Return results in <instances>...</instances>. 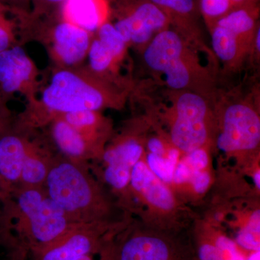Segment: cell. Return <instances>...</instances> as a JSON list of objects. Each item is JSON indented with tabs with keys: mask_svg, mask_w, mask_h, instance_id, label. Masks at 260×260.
<instances>
[{
	"mask_svg": "<svg viewBox=\"0 0 260 260\" xmlns=\"http://www.w3.org/2000/svg\"><path fill=\"white\" fill-rule=\"evenodd\" d=\"M213 51L224 64L235 68L250 50L251 44L223 27L214 25L210 29Z\"/></svg>",
	"mask_w": 260,
	"mask_h": 260,
	"instance_id": "obj_18",
	"label": "cell"
},
{
	"mask_svg": "<svg viewBox=\"0 0 260 260\" xmlns=\"http://www.w3.org/2000/svg\"><path fill=\"white\" fill-rule=\"evenodd\" d=\"M182 232L143 223L125 228L102 253V259L197 260L192 241Z\"/></svg>",
	"mask_w": 260,
	"mask_h": 260,
	"instance_id": "obj_5",
	"label": "cell"
},
{
	"mask_svg": "<svg viewBox=\"0 0 260 260\" xmlns=\"http://www.w3.org/2000/svg\"><path fill=\"white\" fill-rule=\"evenodd\" d=\"M0 5H2V4H0Z\"/></svg>",
	"mask_w": 260,
	"mask_h": 260,
	"instance_id": "obj_39",
	"label": "cell"
},
{
	"mask_svg": "<svg viewBox=\"0 0 260 260\" xmlns=\"http://www.w3.org/2000/svg\"><path fill=\"white\" fill-rule=\"evenodd\" d=\"M246 260H259V251L251 252V255L246 258Z\"/></svg>",
	"mask_w": 260,
	"mask_h": 260,
	"instance_id": "obj_34",
	"label": "cell"
},
{
	"mask_svg": "<svg viewBox=\"0 0 260 260\" xmlns=\"http://www.w3.org/2000/svg\"><path fill=\"white\" fill-rule=\"evenodd\" d=\"M41 90L37 64L20 44L0 52V102L20 94L35 102Z\"/></svg>",
	"mask_w": 260,
	"mask_h": 260,
	"instance_id": "obj_12",
	"label": "cell"
},
{
	"mask_svg": "<svg viewBox=\"0 0 260 260\" xmlns=\"http://www.w3.org/2000/svg\"><path fill=\"white\" fill-rule=\"evenodd\" d=\"M129 186L146 208L148 220L143 223L169 230H183L173 220L181 208L177 197L150 171L143 159L133 167Z\"/></svg>",
	"mask_w": 260,
	"mask_h": 260,
	"instance_id": "obj_11",
	"label": "cell"
},
{
	"mask_svg": "<svg viewBox=\"0 0 260 260\" xmlns=\"http://www.w3.org/2000/svg\"><path fill=\"white\" fill-rule=\"evenodd\" d=\"M195 194H205L211 184V174L208 169L195 172L189 181Z\"/></svg>",
	"mask_w": 260,
	"mask_h": 260,
	"instance_id": "obj_28",
	"label": "cell"
},
{
	"mask_svg": "<svg viewBox=\"0 0 260 260\" xmlns=\"http://www.w3.org/2000/svg\"><path fill=\"white\" fill-rule=\"evenodd\" d=\"M176 92L168 112L172 145L185 154L208 147L215 126L208 98L189 90Z\"/></svg>",
	"mask_w": 260,
	"mask_h": 260,
	"instance_id": "obj_6",
	"label": "cell"
},
{
	"mask_svg": "<svg viewBox=\"0 0 260 260\" xmlns=\"http://www.w3.org/2000/svg\"><path fill=\"white\" fill-rule=\"evenodd\" d=\"M32 0H0V4L6 6L10 10L30 13Z\"/></svg>",
	"mask_w": 260,
	"mask_h": 260,
	"instance_id": "obj_30",
	"label": "cell"
},
{
	"mask_svg": "<svg viewBox=\"0 0 260 260\" xmlns=\"http://www.w3.org/2000/svg\"><path fill=\"white\" fill-rule=\"evenodd\" d=\"M64 0H32L30 14L42 16L55 13Z\"/></svg>",
	"mask_w": 260,
	"mask_h": 260,
	"instance_id": "obj_27",
	"label": "cell"
},
{
	"mask_svg": "<svg viewBox=\"0 0 260 260\" xmlns=\"http://www.w3.org/2000/svg\"><path fill=\"white\" fill-rule=\"evenodd\" d=\"M254 1H256V3H257V2L259 1V0H254Z\"/></svg>",
	"mask_w": 260,
	"mask_h": 260,
	"instance_id": "obj_37",
	"label": "cell"
},
{
	"mask_svg": "<svg viewBox=\"0 0 260 260\" xmlns=\"http://www.w3.org/2000/svg\"><path fill=\"white\" fill-rule=\"evenodd\" d=\"M111 19L128 46L144 49L159 32L170 28L165 13L150 0H109ZM110 19V20H111Z\"/></svg>",
	"mask_w": 260,
	"mask_h": 260,
	"instance_id": "obj_9",
	"label": "cell"
},
{
	"mask_svg": "<svg viewBox=\"0 0 260 260\" xmlns=\"http://www.w3.org/2000/svg\"><path fill=\"white\" fill-rule=\"evenodd\" d=\"M231 3L233 6V8H238V7L244 6V5L252 4V3H256L254 0H230Z\"/></svg>",
	"mask_w": 260,
	"mask_h": 260,
	"instance_id": "obj_31",
	"label": "cell"
},
{
	"mask_svg": "<svg viewBox=\"0 0 260 260\" xmlns=\"http://www.w3.org/2000/svg\"><path fill=\"white\" fill-rule=\"evenodd\" d=\"M40 91L37 100L28 104L27 112L34 124H43L67 113L122 109L130 88L95 75L87 65H80L55 68Z\"/></svg>",
	"mask_w": 260,
	"mask_h": 260,
	"instance_id": "obj_1",
	"label": "cell"
},
{
	"mask_svg": "<svg viewBox=\"0 0 260 260\" xmlns=\"http://www.w3.org/2000/svg\"><path fill=\"white\" fill-rule=\"evenodd\" d=\"M0 179H1V177H0Z\"/></svg>",
	"mask_w": 260,
	"mask_h": 260,
	"instance_id": "obj_38",
	"label": "cell"
},
{
	"mask_svg": "<svg viewBox=\"0 0 260 260\" xmlns=\"http://www.w3.org/2000/svg\"><path fill=\"white\" fill-rule=\"evenodd\" d=\"M37 153L35 144L29 142L20 179L29 185H38L47 179L49 169Z\"/></svg>",
	"mask_w": 260,
	"mask_h": 260,
	"instance_id": "obj_22",
	"label": "cell"
},
{
	"mask_svg": "<svg viewBox=\"0 0 260 260\" xmlns=\"http://www.w3.org/2000/svg\"><path fill=\"white\" fill-rule=\"evenodd\" d=\"M56 12L65 21L93 35L111 19L109 0H64Z\"/></svg>",
	"mask_w": 260,
	"mask_h": 260,
	"instance_id": "obj_14",
	"label": "cell"
},
{
	"mask_svg": "<svg viewBox=\"0 0 260 260\" xmlns=\"http://www.w3.org/2000/svg\"><path fill=\"white\" fill-rule=\"evenodd\" d=\"M58 116L102 148L112 128L110 121L97 111H78Z\"/></svg>",
	"mask_w": 260,
	"mask_h": 260,
	"instance_id": "obj_19",
	"label": "cell"
},
{
	"mask_svg": "<svg viewBox=\"0 0 260 260\" xmlns=\"http://www.w3.org/2000/svg\"><path fill=\"white\" fill-rule=\"evenodd\" d=\"M12 15L24 39H37L45 46L55 68H75L87 59L93 34L65 21L57 12L34 16L13 10Z\"/></svg>",
	"mask_w": 260,
	"mask_h": 260,
	"instance_id": "obj_4",
	"label": "cell"
},
{
	"mask_svg": "<svg viewBox=\"0 0 260 260\" xmlns=\"http://www.w3.org/2000/svg\"><path fill=\"white\" fill-rule=\"evenodd\" d=\"M258 16L259 7L256 3H252L233 8L214 25L231 30L243 40L253 45L254 35L259 26H257Z\"/></svg>",
	"mask_w": 260,
	"mask_h": 260,
	"instance_id": "obj_20",
	"label": "cell"
},
{
	"mask_svg": "<svg viewBox=\"0 0 260 260\" xmlns=\"http://www.w3.org/2000/svg\"><path fill=\"white\" fill-rule=\"evenodd\" d=\"M169 19L171 26L185 39L199 37L198 8L194 0H150Z\"/></svg>",
	"mask_w": 260,
	"mask_h": 260,
	"instance_id": "obj_16",
	"label": "cell"
},
{
	"mask_svg": "<svg viewBox=\"0 0 260 260\" xmlns=\"http://www.w3.org/2000/svg\"><path fill=\"white\" fill-rule=\"evenodd\" d=\"M144 153V145L138 137L126 135L116 140L102 152L104 180L116 190L125 189L129 186L133 167Z\"/></svg>",
	"mask_w": 260,
	"mask_h": 260,
	"instance_id": "obj_13",
	"label": "cell"
},
{
	"mask_svg": "<svg viewBox=\"0 0 260 260\" xmlns=\"http://www.w3.org/2000/svg\"><path fill=\"white\" fill-rule=\"evenodd\" d=\"M200 10L202 16L209 29L218 20L233 9L230 0H200Z\"/></svg>",
	"mask_w": 260,
	"mask_h": 260,
	"instance_id": "obj_25",
	"label": "cell"
},
{
	"mask_svg": "<svg viewBox=\"0 0 260 260\" xmlns=\"http://www.w3.org/2000/svg\"><path fill=\"white\" fill-rule=\"evenodd\" d=\"M180 151L175 147H170L164 155L146 153V164L152 172L166 184L172 182L173 177L178 162Z\"/></svg>",
	"mask_w": 260,
	"mask_h": 260,
	"instance_id": "obj_21",
	"label": "cell"
},
{
	"mask_svg": "<svg viewBox=\"0 0 260 260\" xmlns=\"http://www.w3.org/2000/svg\"><path fill=\"white\" fill-rule=\"evenodd\" d=\"M143 51L148 69L164 75L169 88L189 90L206 97L211 93V75L200 64L187 39L175 29L170 27L159 32Z\"/></svg>",
	"mask_w": 260,
	"mask_h": 260,
	"instance_id": "obj_2",
	"label": "cell"
},
{
	"mask_svg": "<svg viewBox=\"0 0 260 260\" xmlns=\"http://www.w3.org/2000/svg\"><path fill=\"white\" fill-rule=\"evenodd\" d=\"M253 46L254 47L255 51L258 54H259L260 51V28L259 26L257 27L255 32V35H254V41H253Z\"/></svg>",
	"mask_w": 260,
	"mask_h": 260,
	"instance_id": "obj_32",
	"label": "cell"
},
{
	"mask_svg": "<svg viewBox=\"0 0 260 260\" xmlns=\"http://www.w3.org/2000/svg\"><path fill=\"white\" fill-rule=\"evenodd\" d=\"M78 260H96L95 259V256H84V257L81 258V259H78ZM99 260H102V257H101L100 255V259Z\"/></svg>",
	"mask_w": 260,
	"mask_h": 260,
	"instance_id": "obj_35",
	"label": "cell"
},
{
	"mask_svg": "<svg viewBox=\"0 0 260 260\" xmlns=\"http://www.w3.org/2000/svg\"><path fill=\"white\" fill-rule=\"evenodd\" d=\"M216 119L215 144L219 150L237 156L259 148L260 118L251 104L243 101L225 106Z\"/></svg>",
	"mask_w": 260,
	"mask_h": 260,
	"instance_id": "obj_10",
	"label": "cell"
},
{
	"mask_svg": "<svg viewBox=\"0 0 260 260\" xmlns=\"http://www.w3.org/2000/svg\"><path fill=\"white\" fill-rule=\"evenodd\" d=\"M259 176V170H258L256 171L255 173H254V178H253V179H254V184H255L256 189H258V190H259L260 187Z\"/></svg>",
	"mask_w": 260,
	"mask_h": 260,
	"instance_id": "obj_33",
	"label": "cell"
},
{
	"mask_svg": "<svg viewBox=\"0 0 260 260\" xmlns=\"http://www.w3.org/2000/svg\"><path fill=\"white\" fill-rule=\"evenodd\" d=\"M19 209L25 221L24 235L29 250L47 246L68 232L74 223L66 213L47 194L35 188L22 191Z\"/></svg>",
	"mask_w": 260,
	"mask_h": 260,
	"instance_id": "obj_7",
	"label": "cell"
},
{
	"mask_svg": "<svg viewBox=\"0 0 260 260\" xmlns=\"http://www.w3.org/2000/svg\"><path fill=\"white\" fill-rule=\"evenodd\" d=\"M3 104H2V103H1V102H0V107H2V106H3Z\"/></svg>",
	"mask_w": 260,
	"mask_h": 260,
	"instance_id": "obj_36",
	"label": "cell"
},
{
	"mask_svg": "<svg viewBox=\"0 0 260 260\" xmlns=\"http://www.w3.org/2000/svg\"><path fill=\"white\" fill-rule=\"evenodd\" d=\"M10 10L0 5V52L20 44L18 39V24L8 16Z\"/></svg>",
	"mask_w": 260,
	"mask_h": 260,
	"instance_id": "obj_24",
	"label": "cell"
},
{
	"mask_svg": "<svg viewBox=\"0 0 260 260\" xmlns=\"http://www.w3.org/2000/svg\"><path fill=\"white\" fill-rule=\"evenodd\" d=\"M259 210L251 214L250 219L236 237V244L245 250L259 251Z\"/></svg>",
	"mask_w": 260,
	"mask_h": 260,
	"instance_id": "obj_23",
	"label": "cell"
},
{
	"mask_svg": "<svg viewBox=\"0 0 260 260\" xmlns=\"http://www.w3.org/2000/svg\"><path fill=\"white\" fill-rule=\"evenodd\" d=\"M186 155L184 159L192 169L193 172L203 171L208 169L210 162L208 147L196 149L189 153H186Z\"/></svg>",
	"mask_w": 260,
	"mask_h": 260,
	"instance_id": "obj_26",
	"label": "cell"
},
{
	"mask_svg": "<svg viewBox=\"0 0 260 260\" xmlns=\"http://www.w3.org/2000/svg\"><path fill=\"white\" fill-rule=\"evenodd\" d=\"M50 123L51 136L61 153L73 159L83 158L90 154L103 152V148L90 141L60 116H55Z\"/></svg>",
	"mask_w": 260,
	"mask_h": 260,
	"instance_id": "obj_15",
	"label": "cell"
},
{
	"mask_svg": "<svg viewBox=\"0 0 260 260\" xmlns=\"http://www.w3.org/2000/svg\"><path fill=\"white\" fill-rule=\"evenodd\" d=\"M145 147H146L147 153L158 155H166L169 149L162 139L157 136L150 137L148 138Z\"/></svg>",
	"mask_w": 260,
	"mask_h": 260,
	"instance_id": "obj_29",
	"label": "cell"
},
{
	"mask_svg": "<svg viewBox=\"0 0 260 260\" xmlns=\"http://www.w3.org/2000/svg\"><path fill=\"white\" fill-rule=\"evenodd\" d=\"M29 141L20 135L8 134L0 138V177L11 182L20 180Z\"/></svg>",
	"mask_w": 260,
	"mask_h": 260,
	"instance_id": "obj_17",
	"label": "cell"
},
{
	"mask_svg": "<svg viewBox=\"0 0 260 260\" xmlns=\"http://www.w3.org/2000/svg\"><path fill=\"white\" fill-rule=\"evenodd\" d=\"M124 227L118 223L75 224L55 242L30 251L34 260H78L101 255Z\"/></svg>",
	"mask_w": 260,
	"mask_h": 260,
	"instance_id": "obj_8",
	"label": "cell"
},
{
	"mask_svg": "<svg viewBox=\"0 0 260 260\" xmlns=\"http://www.w3.org/2000/svg\"><path fill=\"white\" fill-rule=\"evenodd\" d=\"M47 195L74 223H115L108 221L109 203L83 169L71 162L50 168Z\"/></svg>",
	"mask_w": 260,
	"mask_h": 260,
	"instance_id": "obj_3",
	"label": "cell"
}]
</instances>
